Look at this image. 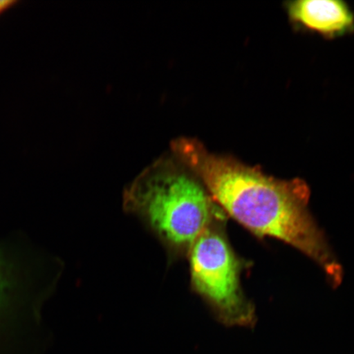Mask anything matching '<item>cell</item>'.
Instances as JSON below:
<instances>
[{
    "mask_svg": "<svg viewBox=\"0 0 354 354\" xmlns=\"http://www.w3.org/2000/svg\"><path fill=\"white\" fill-rule=\"evenodd\" d=\"M171 152L196 175L221 210L258 236L303 252L335 286L342 282V267L309 214V189L302 180L274 178L234 158L211 153L188 137L172 140Z\"/></svg>",
    "mask_w": 354,
    "mask_h": 354,
    "instance_id": "1",
    "label": "cell"
},
{
    "mask_svg": "<svg viewBox=\"0 0 354 354\" xmlns=\"http://www.w3.org/2000/svg\"><path fill=\"white\" fill-rule=\"evenodd\" d=\"M295 24L326 37L334 38L354 30V16L347 4L333 0H299L288 3Z\"/></svg>",
    "mask_w": 354,
    "mask_h": 354,
    "instance_id": "5",
    "label": "cell"
},
{
    "mask_svg": "<svg viewBox=\"0 0 354 354\" xmlns=\"http://www.w3.org/2000/svg\"><path fill=\"white\" fill-rule=\"evenodd\" d=\"M60 271L59 261L20 236L0 239V334L41 322Z\"/></svg>",
    "mask_w": 354,
    "mask_h": 354,
    "instance_id": "3",
    "label": "cell"
},
{
    "mask_svg": "<svg viewBox=\"0 0 354 354\" xmlns=\"http://www.w3.org/2000/svg\"><path fill=\"white\" fill-rule=\"evenodd\" d=\"M123 206L143 221L171 259L187 256L197 239L225 218L196 175L171 152L132 181L124 192Z\"/></svg>",
    "mask_w": 354,
    "mask_h": 354,
    "instance_id": "2",
    "label": "cell"
},
{
    "mask_svg": "<svg viewBox=\"0 0 354 354\" xmlns=\"http://www.w3.org/2000/svg\"><path fill=\"white\" fill-rule=\"evenodd\" d=\"M16 3V1H12V0H0V15L15 6Z\"/></svg>",
    "mask_w": 354,
    "mask_h": 354,
    "instance_id": "6",
    "label": "cell"
},
{
    "mask_svg": "<svg viewBox=\"0 0 354 354\" xmlns=\"http://www.w3.org/2000/svg\"><path fill=\"white\" fill-rule=\"evenodd\" d=\"M223 225L221 221L211 225L190 248L187 256L190 284L223 324L251 327L255 323L254 308L243 295L241 263L225 236Z\"/></svg>",
    "mask_w": 354,
    "mask_h": 354,
    "instance_id": "4",
    "label": "cell"
}]
</instances>
